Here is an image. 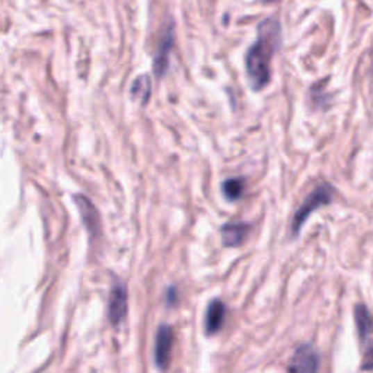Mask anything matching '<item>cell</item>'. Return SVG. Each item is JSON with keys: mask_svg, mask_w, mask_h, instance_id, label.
I'll return each instance as SVG.
<instances>
[{"mask_svg": "<svg viewBox=\"0 0 373 373\" xmlns=\"http://www.w3.org/2000/svg\"><path fill=\"white\" fill-rule=\"evenodd\" d=\"M281 42V25L277 19H264L258 37L245 56L247 76L254 91H261L270 82L272 62Z\"/></svg>", "mask_w": 373, "mask_h": 373, "instance_id": "obj_1", "label": "cell"}, {"mask_svg": "<svg viewBox=\"0 0 373 373\" xmlns=\"http://www.w3.org/2000/svg\"><path fill=\"white\" fill-rule=\"evenodd\" d=\"M362 370H373V341H370L362 360Z\"/></svg>", "mask_w": 373, "mask_h": 373, "instance_id": "obj_13", "label": "cell"}, {"mask_svg": "<svg viewBox=\"0 0 373 373\" xmlns=\"http://www.w3.org/2000/svg\"><path fill=\"white\" fill-rule=\"evenodd\" d=\"M171 46H172V34L169 31L165 37H163L154 60V72L156 74V78H160L168 67V51L171 50Z\"/></svg>", "mask_w": 373, "mask_h": 373, "instance_id": "obj_10", "label": "cell"}, {"mask_svg": "<svg viewBox=\"0 0 373 373\" xmlns=\"http://www.w3.org/2000/svg\"><path fill=\"white\" fill-rule=\"evenodd\" d=\"M167 301H168V305L175 304V301H176V290H175V288H171L167 292Z\"/></svg>", "mask_w": 373, "mask_h": 373, "instance_id": "obj_14", "label": "cell"}, {"mask_svg": "<svg viewBox=\"0 0 373 373\" xmlns=\"http://www.w3.org/2000/svg\"><path fill=\"white\" fill-rule=\"evenodd\" d=\"M265 3H273V2H277V0H264Z\"/></svg>", "mask_w": 373, "mask_h": 373, "instance_id": "obj_15", "label": "cell"}, {"mask_svg": "<svg viewBox=\"0 0 373 373\" xmlns=\"http://www.w3.org/2000/svg\"><path fill=\"white\" fill-rule=\"evenodd\" d=\"M320 356L310 345H302L296 349L290 365L289 373H318Z\"/></svg>", "mask_w": 373, "mask_h": 373, "instance_id": "obj_4", "label": "cell"}, {"mask_svg": "<svg viewBox=\"0 0 373 373\" xmlns=\"http://www.w3.org/2000/svg\"><path fill=\"white\" fill-rule=\"evenodd\" d=\"M354 320L357 333H359L360 340H366L369 334L373 331V317L369 309L365 305H357L354 308Z\"/></svg>", "mask_w": 373, "mask_h": 373, "instance_id": "obj_9", "label": "cell"}, {"mask_svg": "<svg viewBox=\"0 0 373 373\" xmlns=\"http://www.w3.org/2000/svg\"><path fill=\"white\" fill-rule=\"evenodd\" d=\"M226 318V305L219 299L212 301L207 306L204 317V328L208 335H215L219 333Z\"/></svg>", "mask_w": 373, "mask_h": 373, "instance_id": "obj_7", "label": "cell"}, {"mask_svg": "<svg viewBox=\"0 0 373 373\" xmlns=\"http://www.w3.org/2000/svg\"><path fill=\"white\" fill-rule=\"evenodd\" d=\"M127 315V289L123 283L114 285L108 301V321L117 326Z\"/></svg>", "mask_w": 373, "mask_h": 373, "instance_id": "obj_5", "label": "cell"}, {"mask_svg": "<svg viewBox=\"0 0 373 373\" xmlns=\"http://www.w3.org/2000/svg\"><path fill=\"white\" fill-rule=\"evenodd\" d=\"M251 231V225L244 222H233V223H226L220 229L222 233V241L226 247H240L241 244L245 242L247 236Z\"/></svg>", "mask_w": 373, "mask_h": 373, "instance_id": "obj_8", "label": "cell"}, {"mask_svg": "<svg viewBox=\"0 0 373 373\" xmlns=\"http://www.w3.org/2000/svg\"><path fill=\"white\" fill-rule=\"evenodd\" d=\"M151 92H152L151 79H149L146 74H143V76H140V78H138L136 81H134L133 85H131V89H130L131 98L142 102V103L147 102V99L151 98Z\"/></svg>", "mask_w": 373, "mask_h": 373, "instance_id": "obj_11", "label": "cell"}, {"mask_svg": "<svg viewBox=\"0 0 373 373\" xmlns=\"http://www.w3.org/2000/svg\"><path fill=\"white\" fill-rule=\"evenodd\" d=\"M244 188H245V183L242 178H229V180H226L222 184L223 196L231 201L240 200L244 194Z\"/></svg>", "mask_w": 373, "mask_h": 373, "instance_id": "obj_12", "label": "cell"}, {"mask_svg": "<svg viewBox=\"0 0 373 373\" xmlns=\"http://www.w3.org/2000/svg\"><path fill=\"white\" fill-rule=\"evenodd\" d=\"M334 194H335L334 187L328 183H322L313 190L306 197V200L302 203V206L297 208V212L293 216V222H292L293 235H297L301 232L306 219L315 212L317 208L330 204L334 199Z\"/></svg>", "mask_w": 373, "mask_h": 373, "instance_id": "obj_2", "label": "cell"}, {"mask_svg": "<svg viewBox=\"0 0 373 373\" xmlns=\"http://www.w3.org/2000/svg\"><path fill=\"white\" fill-rule=\"evenodd\" d=\"M172 347H174V330L169 325H160L156 331L154 346V360L160 370H165L169 366Z\"/></svg>", "mask_w": 373, "mask_h": 373, "instance_id": "obj_3", "label": "cell"}, {"mask_svg": "<svg viewBox=\"0 0 373 373\" xmlns=\"http://www.w3.org/2000/svg\"><path fill=\"white\" fill-rule=\"evenodd\" d=\"M73 199L78 204V208H79V212L82 215V222H83L86 231L89 232V235H91V236H97L99 233V228H101L99 215L97 212V208L94 207L91 200L86 199L85 196H81V194H78V196H74Z\"/></svg>", "mask_w": 373, "mask_h": 373, "instance_id": "obj_6", "label": "cell"}]
</instances>
